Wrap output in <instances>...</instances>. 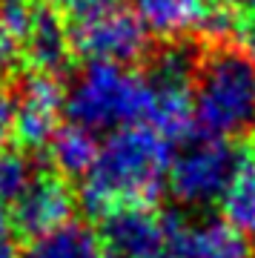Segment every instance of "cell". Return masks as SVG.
Here are the masks:
<instances>
[{
    "label": "cell",
    "mask_w": 255,
    "mask_h": 258,
    "mask_svg": "<svg viewBox=\"0 0 255 258\" xmlns=\"http://www.w3.org/2000/svg\"><path fill=\"white\" fill-rule=\"evenodd\" d=\"M172 144L149 123L109 132L92 169L83 175L81 204L89 215L106 218L120 207H149L166 186Z\"/></svg>",
    "instance_id": "6da1fadb"
},
{
    "label": "cell",
    "mask_w": 255,
    "mask_h": 258,
    "mask_svg": "<svg viewBox=\"0 0 255 258\" xmlns=\"http://www.w3.org/2000/svg\"><path fill=\"white\" fill-rule=\"evenodd\" d=\"M195 126L210 138H238L255 129V63L232 40L201 49L192 81Z\"/></svg>",
    "instance_id": "7a4b0ae2"
},
{
    "label": "cell",
    "mask_w": 255,
    "mask_h": 258,
    "mask_svg": "<svg viewBox=\"0 0 255 258\" xmlns=\"http://www.w3.org/2000/svg\"><path fill=\"white\" fill-rule=\"evenodd\" d=\"M149 81L146 72L132 66L86 60L66 86V118L69 123L98 132L146 123L149 118Z\"/></svg>",
    "instance_id": "3957f363"
},
{
    "label": "cell",
    "mask_w": 255,
    "mask_h": 258,
    "mask_svg": "<svg viewBox=\"0 0 255 258\" xmlns=\"http://www.w3.org/2000/svg\"><path fill=\"white\" fill-rule=\"evenodd\" d=\"M201 57V46L189 43L186 37L166 40L164 46L152 49L149 55V118L146 123L164 135L169 144L189 138L195 129V109H192V81Z\"/></svg>",
    "instance_id": "277c9868"
},
{
    "label": "cell",
    "mask_w": 255,
    "mask_h": 258,
    "mask_svg": "<svg viewBox=\"0 0 255 258\" xmlns=\"http://www.w3.org/2000/svg\"><path fill=\"white\" fill-rule=\"evenodd\" d=\"M246 158L227 138L186 141L169 161L166 189L183 207H210L224 195Z\"/></svg>",
    "instance_id": "5b68a950"
},
{
    "label": "cell",
    "mask_w": 255,
    "mask_h": 258,
    "mask_svg": "<svg viewBox=\"0 0 255 258\" xmlns=\"http://www.w3.org/2000/svg\"><path fill=\"white\" fill-rule=\"evenodd\" d=\"M69 26H72L75 55L86 57V60L129 66L152 55V46H149L152 32L126 6H115V9H106L95 18L69 23Z\"/></svg>",
    "instance_id": "8992f818"
},
{
    "label": "cell",
    "mask_w": 255,
    "mask_h": 258,
    "mask_svg": "<svg viewBox=\"0 0 255 258\" xmlns=\"http://www.w3.org/2000/svg\"><path fill=\"white\" fill-rule=\"evenodd\" d=\"M66 115V89L60 78L29 72L15 95V135L26 149H43L57 135Z\"/></svg>",
    "instance_id": "52a82bcc"
},
{
    "label": "cell",
    "mask_w": 255,
    "mask_h": 258,
    "mask_svg": "<svg viewBox=\"0 0 255 258\" xmlns=\"http://www.w3.org/2000/svg\"><path fill=\"white\" fill-rule=\"evenodd\" d=\"M172 215L152 207H120L103 218V241L115 258H164Z\"/></svg>",
    "instance_id": "ba28073f"
},
{
    "label": "cell",
    "mask_w": 255,
    "mask_h": 258,
    "mask_svg": "<svg viewBox=\"0 0 255 258\" xmlns=\"http://www.w3.org/2000/svg\"><path fill=\"white\" fill-rule=\"evenodd\" d=\"M72 212H75L72 189L57 175H37L35 184L15 201L12 224L20 235L35 241L46 232H55L63 224H69Z\"/></svg>",
    "instance_id": "9c48e42d"
},
{
    "label": "cell",
    "mask_w": 255,
    "mask_h": 258,
    "mask_svg": "<svg viewBox=\"0 0 255 258\" xmlns=\"http://www.w3.org/2000/svg\"><path fill=\"white\" fill-rule=\"evenodd\" d=\"M23 60L32 72L43 75H60L75 60V43H72V26L66 23L55 9L37 6L35 18L29 23L26 40H23Z\"/></svg>",
    "instance_id": "30bf717a"
},
{
    "label": "cell",
    "mask_w": 255,
    "mask_h": 258,
    "mask_svg": "<svg viewBox=\"0 0 255 258\" xmlns=\"http://www.w3.org/2000/svg\"><path fill=\"white\" fill-rule=\"evenodd\" d=\"M166 249H178L186 258H252L249 238L224 218L189 224L172 215V230H169V247Z\"/></svg>",
    "instance_id": "8fae6325"
},
{
    "label": "cell",
    "mask_w": 255,
    "mask_h": 258,
    "mask_svg": "<svg viewBox=\"0 0 255 258\" xmlns=\"http://www.w3.org/2000/svg\"><path fill=\"white\" fill-rule=\"evenodd\" d=\"M129 9L144 20L152 35L178 40L201 32L210 0H129Z\"/></svg>",
    "instance_id": "7c38bea8"
},
{
    "label": "cell",
    "mask_w": 255,
    "mask_h": 258,
    "mask_svg": "<svg viewBox=\"0 0 255 258\" xmlns=\"http://www.w3.org/2000/svg\"><path fill=\"white\" fill-rule=\"evenodd\" d=\"M98 135L86 126H78V123H69V126H60L57 135L49 141V158L55 164L57 172L63 175H78L83 178L92 169L95 158H98Z\"/></svg>",
    "instance_id": "4fadbf2b"
},
{
    "label": "cell",
    "mask_w": 255,
    "mask_h": 258,
    "mask_svg": "<svg viewBox=\"0 0 255 258\" xmlns=\"http://www.w3.org/2000/svg\"><path fill=\"white\" fill-rule=\"evenodd\" d=\"M26 258H103V249L98 235L86 224L69 221L60 230L32 241Z\"/></svg>",
    "instance_id": "5bb4252c"
},
{
    "label": "cell",
    "mask_w": 255,
    "mask_h": 258,
    "mask_svg": "<svg viewBox=\"0 0 255 258\" xmlns=\"http://www.w3.org/2000/svg\"><path fill=\"white\" fill-rule=\"evenodd\" d=\"M224 221L232 224L244 235H255V164L244 161L235 178L229 181L224 195L218 198Z\"/></svg>",
    "instance_id": "9a60e30c"
},
{
    "label": "cell",
    "mask_w": 255,
    "mask_h": 258,
    "mask_svg": "<svg viewBox=\"0 0 255 258\" xmlns=\"http://www.w3.org/2000/svg\"><path fill=\"white\" fill-rule=\"evenodd\" d=\"M37 172L35 158L29 155L26 149H0V201H18L20 195L26 192L29 186L35 184Z\"/></svg>",
    "instance_id": "2e32d148"
},
{
    "label": "cell",
    "mask_w": 255,
    "mask_h": 258,
    "mask_svg": "<svg viewBox=\"0 0 255 258\" xmlns=\"http://www.w3.org/2000/svg\"><path fill=\"white\" fill-rule=\"evenodd\" d=\"M49 9H55L66 23H81L86 18H95L100 12L120 6V0H46Z\"/></svg>",
    "instance_id": "e0dca14e"
},
{
    "label": "cell",
    "mask_w": 255,
    "mask_h": 258,
    "mask_svg": "<svg viewBox=\"0 0 255 258\" xmlns=\"http://www.w3.org/2000/svg\"><path fill=\"white\" fill-rule=\"evenodd\" d=\"M0 258H18V244H15V224L6 210V204L0 201Z\"/></svg>",
    "instance_id": "ac0fdd59"
},
{
    "label": "cell",
    "mask_w": 255,
    "mask_h": 258,
    "mask_svg": "<svg viewBox=\"0 0 255 258\" xmlns=\"http://www.w3.org/2000/svg\"><path fill=\"white\" fill-rule=\"evenodd\" d=\"M15 135V98L9 92H0V149Z\"/></svg>",
    "instance_id": "d6986e66"
},
{
    "label": "cell",
    "mask_w": 255,
    "mask_h": 258,
    "mask_svg": "<svg viewBox=\"0 0 255 258\" xmlns=\"http://www.w3.org/2000/svg\"><path fill=\"white\" fill-rule=\"evenodd\" d=\"M18 60H23V55H20L18 46H12L6 37L0 35V75H6L12 69V66L18 63Z\"/></svg>",
    "instance_id": "ffe728a7"
},
{
    "label": "cell",
    "mask_w": 255,
    "mask_h": 258,
    "mask_svg": "<svg viewBox=\"0 0 255 258\" xmlns=\"http://www.w3.org/2000/svg\"><path fill=\"white\" fill-rule=\"evenodd\" d=\"M241 35H244V49H246V55L252 57V63H255V18L249 20V23H244V26H241Z\"/></svg>",
    "instance_id": "44dd1931"
},
{
    "label": "cell",
    "mask_w": 255,
    "mask_h": 258,
    "mask_svg": "<svg viewBox=\"0 0 255 258\" xmlns=\"http://www.w3.org/2000/svg\"><path fill=\"white\" fill-rule=\"evenodd\" d=\"M164 258H186V255H183V252H178V249H166Z\"/></svg>",
    "instance_id": "7402d4cb"
},
{
    "label": "cell",
    "mask_w": 255,
    "mask_h": 258,
    "mask_svg": "<svg viewBox=\"0 0 255 258\" xmlns=\"http://www.w3.org/2000/svg\"><path fill=\"white\" fill-rule=\"evenodd\" d=\"M241 3H246V6H249V9H255V0H241Z\"/></svg>",
    "instance_id": "603a6c76"
},
{
    "label": "cell",
    "mask_w": 255,
    "mask_h": 258,
    "mask_svg": "<svg viewBox=\"0 0 255 258\" xmlns=\"http://www.w3.org/2000/svg\"><path fill=\"white\" fill-rule=\"evenodd\" d=\"M221 3H238V0H221Z\"/></svg>",
    "instance_id": "cb8c5ba5"
},
{
    "label": "cell",
    "mask_w": 255,
    "mask_h": 258,
    "mask_svg": "<svg viewBox=\"0 0 255 258\" xmlns=\"http://www.w3.org/2000/svg\"><path fill=\"white\" fill-rule=\"evenodd\" d=\"M252 164H255V158H252Z\"/></svg>",
    "instance_id": "d4e9b609"
},
{
    "label": "cell",
    "mask_w": 255,
    "mask_h": 258,
    "mask_svg": "<svg viewBox=\"0 0 255 258\" xmlns=\"http://www.w3.org/2000/svg\"><path fill=\"white\" fill-rule=\"evenodd\" d=\"M112 258H115V255H112Z\"/></svg>",
    "instance_id": "484cf974"
}]
</instances>
